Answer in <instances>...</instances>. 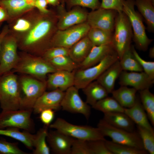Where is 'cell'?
Segmentation results:
<instances>
[{
  "label": "cell",
  "instance_id": "cell-35",
  "mask_svg": "<svg viewBox=\"0 0 154 154\" xmlns=\"http://www.w3.org/2000/svg\"><path fill=\"white\" fill-rule=\"evenodd\" d=\"M48 61L57 70L72 72L78 68L79 64L69 56H59Z\"/></svg>",
  "mask_w": 154,
  "mask_h": 154
},
{
  "label": "cell",
  "instance_id": "cell-18",
  "mask_svg": "<svg viewBox=\"0 0 154 154\" xmlns=\"http://www.w3.org/2000/svg\"><path fill=\"white\" fill-rule=\"evenodd\" d=\"M74 139L56 130L48 131L46 137L49 147L57 154H70Z\"/></svg>",
  "mask_w": 154,
  "mask_h": 154
},
{
  "label": "cell",
  "instance_id": "cell-25",
  "mask_svg": "<svg viewBox=\"0 0 154 154\" xmlns=\"http://www.w3.org/2000/svg\"><path fill=\"white\" fill-rule=\"evenodd\" d=\"M82 90L86 96V102L92 106L98 101L108 96L109 94L97 80L91 82Z\"/></svg>",
  "mask_w": 154,
  "mask_h": 154
},
{
  "label": "cell",
  "instance_id": "cell-14",
  "mask_svg": "<svg viewBox=\"0 0 154 154\" xmlns=\"http://www.w3.org/2000/svg\"><path fill=\"white\" fill-rule=\"evenodd\" d=\"M17 46L15 40L4 38L0 53V76L11 70L15 65L19 58Z\"/></svg>",
  "mask_w": 154,
  "mask_h": 154
},
{
  "label": "cell",
  "instance_id": "cell-24",
  "mask_svg": "<svg viewBox=\"0 0 154 154\" xmlns=\"http://www.w3.org/2000/svg\"><path fill=\"white\" fill-rule=\"evenodd\" d=\"M137 90L133 88L121 86L118 89L114 90L111 93L112 97L123 108L131 107L135 103Z\"/></svg>",
  "mask_w": 154,
  "mask_h": 154
},
{
  "label": "cell",
  "instance_id": "cell-32",
  "mask_svg": "<svg viewBox=\"0 0 154 154\" xmlns=\"http://www.w3.org/2000/svg\"><path fill=\"white\" fill-rule=\"evenodd\" d=\"M119 60L123 70L130 72L143 71L141 66L132 52L131 46L125 51Z\"/></svg>",
  "mask_w": 154,
  "mask_h": 154
},
{
  "label": "cell",
  "instance_id": "cell-11",
  "mask_svg": "<svg viewBox=\"0 0 154 154\" xmlns=\"http://www.w3.org/2000/svg\"><path fill=\"white\" fill-rule=\"evenodd\" d=\"M78 89L74 86L68 89L61 103V108L68 112L83 115L87 120L91 114L90 106L81 98Z\"/></svg>",
  "mask_w": 154,
  "mask_h": 154
},
{
  "label": "cell",
  "instance_id": "cell-13",
  "mask_svg": "<svg viewBox=\"0 0 154 154\" xmlns=\"http://www.w3.org/2000/svg\"><path fill=\"white\" fill-rule=\"evenodd\" d=\"M117 13L114 10L100 7L88 14L87 23L91 28L113 32Z\"/></svg>",
  "mask_w": 154,
  "mask_h": 154
},
{
  "label": "cell",
  "instance_id": "cell-9",
  "mask_svg": "<svg viewBox=\"0 0 154 154\" xmlns=\"http://www.w3.org/2000/svg\"><path fill=\"white\" fill-rule=\"evenodd\" d=\"M33 112L32 109L2 110L0 113V129L14 127L33 131L34 125L31 118Z\"/></svg>",
  "mask_w": 154,
  "mask_h": 154
},
{
  "label": "cell",
  "instance_id": "cell-43",
  "mask_svg": "<svg viewBox=\"0 0 154 154\" xmlns=\"http://www.w3.org/2000/svg\"><path fill=\"white\" fill-rule=\"evenodd\" d=\"M100 7L115 10L117 13L123 11L125 0H101Z\"/></svg>",
  "mask_w": 154,
  "mask_h": 154
},
{
  "label": "cell",
  "instance_id": "cell-52",
  "mask_svg": "<svg viewBox=\"0 0 154 154\" xmlns=\"http://www.w3.org/2000/svg\"><path fill=\"white\" fill-rule=\"evenodd\" d=\"M152 4L154 5V0H150Z\"/></svg>",
  "mask_w": 154,
  "mask_h": 154
},
{
  "label": "cell",
  "instance_id": "cell-12",
  "mask_svg": "<svg viewBox=\"0 0 154 154\" xmlns=\"http://www.w3.org/2000/svg\"><path fill=\"white\" fill-rule=\"evenodd\" d=\"M52 26L51 23L48 20L38 21L23 40L21 47L23 49L37 52L39 56H41L39 44L49 32Z\"/></svg>",
  "mask_w": 154,
  "mask_h": 154
},
{
  "label": "cell",
  "instance_id": "cell-17",
  "mask_svg": "<svg viewBox=\"0 0 154 154\" xmlns=\"http://www.w3.org/2000/svg\"><path fill=\"white\" fill-rule=\"evenodd\" d=\"M75 71L58 70L48 74L46 80L47 89L50 90L59 89L65 92L74 85Z\"/></svg>",
  "mask_w": 154,
  "mask_h": 154
},
{
  "label": "cell",
  "instance_id": "cell-10",
  "mask_svg": "<svg viewBox=\"0 0 154 154\" xmlns=\"http://www.w3.org/2000/svg\"><path fill=\"white\" fill-rule=\"evenodd\" d=\"M91 27L87 23H82L66 29L58 31L52 42V47L60 46L70 48L85 37Z\"/></svg>",
  "mask_w": 154,
  "mask_h": 154
},
{
  "label": "cell",
  "instance_id": "cell-44",
  "mask_svg": "<svg viewBox=\"0 0 154 154\" xmlns=\"http://www.w3.org/2000/svg\"><path fill=\"white\" fill-rule=\"evenodd\" d=\"M69 3L72 6H80L90 8L93 10L100 7L99 0H69Z\"/></svg>",
  "mask_w": 154,
  "mask_h": 154
},
{
  "label": "cell",
  "instance_id": "cell-53",
  "mask_svg": "<svg viewBox=\"0 0 154 154\" xmlns=\"http://www.w3.org/2000/svg\"></svg>",
  "mask_w": 154,
  "mask_h": 154
},
{
  "label": "cell",
  "instance_id": "cell-2",
  "mask_svg": "<svg viewBox=\"0 0 154 154\" xmlns=\"http://www.w3.org/2000/svg\"><path fill=\"white\" fill-rule=\"evenodd\" d=\"M20 90L18 76L11 70L0 76V106L2 110L20 109Z\"/></svg>",
  "mask_w": 154,
  "mask_h": 154
},
{
  "label": "cell",
  "instance_id": "cell-28",
  "mask_svg": "<svg viewBox=\"0 0 154 154\" xmlns=\"http://www.w3.org/2000/svg\"><path fill=\"white\" fill-rule=\"evenodd\" d=\"M135 5L144 18L148 31H154V5L150 0H135Z\"/></svg>",
  "mask_w": 154,
  "mask_h": 154
},
{
  "label": "cell",
  "instance_id": "cell-31",
  "mask_svg": "<svg viewBox=\"0 0 154 154\" xmlns=\"http://www.w3.org/2000/svg\"><path fill=\"white\" fill-rule=\"evenodd\" d=\"M48 126L45 125L35 135L33 143L34 154H49L50 148L47 143Z\"/></svg>",
  "mask_w": 154,
  "mask_h": 154
},
{
  "label": "cell",
  "instance_id": "cell-27",
  "mask_svg": "<svg viewBox=\"0 0 154 154\" xmlns=\"http://www.w3.org/2000/svg\"><path fill=\"white\" fill-rule=\"evenodd\" d=\"M18 128L9 127L6 129H0V135H5L18 140L23 143L28 149H32L33 147V143L35 135L25 131L21 132Z\"/></svg>",
  "mask_w": 154,
  "mask_h": 154
},
{
  "label": "cell",
  "instance_id": "cell-21",
  "mask_svg": "<svg viewBox=\"0 0 154 154\" xmlns=\"http://www.w3.org/2000/svg\"><path fill=\"white\" fill-rule=\"evenodd\" d=\"M122 70L118 60L105 70L96 80L105 88L108 94L111 93L114 90L116 80Z\"/></svg>",
  "mask_w": 154,
  "mask_h": 154
},
{
  "label": "cell",
  "instance_id": "cell-41",
  "mask_svg": "<svg viewBox=\"0 0 154 154\" xmlns=\"http://www.w3.org/2000/svg\"><path fill=\"white\" fill-rule=\"evenodd\" d=\"M106 140L88 141L92 154H112L106 146Z\"/></svg>",
  "mask_w": 154,
  "mask_h": 154
},
{
  "label": "cell",
  "instance_id": "cell-3",
  "mask_svg": "<svg viewBox=\"0 0 154 154\" xmlns=\"http://www.w3.org/2000/svg\"><path fill=\"white\" fill-rule=\"evenodd\" d=\"M21 96L20 109H33L36 101L47 89L46 81L31 76H18Z\"/></svg>",
  "mask_w": 154,
  "mask_h": 154
},
{
  "label": "cell",
  "instance_id": "cell-47",
  "mask_svg": "<svg viewBox=\"0 0 154 154\" xmlns=\"http://www.w3.org/2000/svg\"><path fill=\"white\" fill-rule=\"evenodd\" d=\"M47 3L46 0H35L34 6L37 7L42 12L46 13L48 11L46 9Z\"/></svg>",
  "mask_w": 154,
  "mask_h": 154
},
{
  "label": "cell",
  "instance_id": "cell-6",
  "mask_svg": "<svg viewBox=\"0 0 154 154\" xmlns=\"http://www.w3.org/2000/svg\"><path fill=\"white\" fill-rule=\"evenodd\" d=\"M135 0H125L123 11L130 22L133 32V38L139 50L146 51L152 41L147 36L141 15L135 9Z\"/></svg>",
  "mask_w": 154,
  "mask_h": 154
},
{
  "label": "cell",
  "instance_id": "cell-1",
  "mask_svg": "<svg viewBox=\"0 0 154 154\" xmlns=\"http://www.w3.org/2000/svg\"><path fill=\"white\" fill-rule=\"evenodd\" d=\"M11 71L46 81L47 75L57 70L42 56L25 54L19 55L17 63Z\"/></svg>",
  "mask_w": 154,
  "mask_h": 154
},
{
  "label": "cell",
  "instance_id": "cell-30",
  "mask_svg": "<svg viewBox=\"0 0 154 154\" xmlns=\"http://www.w3.org/2000/svg\"><path fill=\"white\" fill-rule=\"evenodd\" d=\"M113 33L101 29L91 28L87 37L92 46H100L112 44Z\"/></svg>",
  "mask_w": 154,
  "mask_h": 154
},
{
  "label": "cell",
  "instance_id": "cell-34",
  "mask_svg": "<svg viewBox=\"0 0 154 154\" xmlns=\"http://www.w3.org/2000/svg\"><path fill=\"white\" fill-rule=\"evenodd\" d=\"M139 99L148 119L154 125V95L149 89L139 91Z\"/></svg>",
  "mask_w": 154,
  "mask_h": 154
},
{
  "label": "cell",
  "instance_id": "cell-48",
  "mask_svg": "<svg viewBox=\"0 0 154 154\" xmlns=\"http://www.w3.org/2000/svg\"><path fill=\"white\" fill-rule=\"evenodd\" d=\"M6 17V14L5 9L0 6V22L4 19Z\"/></svg>",
  "mask_w": 154,
  "mask_h": 154
},
{
  "label": "cell",
  "instance_id": "cell-4",
  "mask_svg": "<svg viewBox=\"0 0 154 154\" xmlns=\"http://www.w3.org/2000/svg\"><path fill=\"white\" fill-rule=\"evenodd\" d=\"M49 126L75 139L88 141L106 140L97 127L74 125L61 118H57Z\"/></svg>",
  "mask_w": 154,
  "mask_h": 154
},
{
  "label": "cell",
  "instance_id": "cell-36",
  "mask_svg": "<svg viewBox=\"0 0 154 154\" xmlns=\"http://www.w3.org/2000/svg\"><path fill=\"white\" fill-rule=\"evenodd\" d=\"M107 147L112 154H146L145 150H141L118 144L112 141H105Z\"/></svg>",
  "mask_w": 154,
  "mask_h": 154
},
{
  "label": "cell",
  "instance_id": "cell-20",
  "mask_svg": "<svg viewBox=\"0 0 154 154\" xmlns=\"http://www.w3.org/2000/svg\"><path fill=\"white\" fill-rule=\"evenodd\" d=\"M124 112L137 125L141 126L154 132L139 98L137 97L135 103L131 107L124 108Z\"/></svg>",
  "mask_w": 154,
  "mask_h": 154
},
{
  "label": "cell",
  "instance_id": "cell-39",
  "mask_svg": "<svg viewBox=\"0 0 154 154\" xmlns=\"http://www.w3.org/2000/svg\"><path fill=\"white\" fill-rule=\"evenodd\" d=\"M131 49L134 56L141 66L143 72L151 78L154 79V62L147 61L143 59L132 45Z\"/></svg>",
  "mask_w": 154,
  "mask_h": 154
},
{
  "label": "cell",
  "instance_id": "cell-15",
  "mask_svg": "<svg viewBox=\"0 0 154 154\" xmlns=\"http://www.w3.org/2000/svg\"><path fill=\"white\" fill-rule=\"evenodd\" d=\"M119 77V84L121 86H130L137 91L149 89L154 83V79L143 71L128 72L122 70Z\"/></svg>",
  "mask_w": 154,
  "mask_h": 154
},
{
  "label": "cell",
  "instance_id": "cell-16",
  "mask_svg": "<svg viewBox=\"0 0 154 154\" xmlns=\"http://www.w3.org/2000/svg\"><path fill=\"white\" fill-rule=\"evenodd\" d=\"M64 94L65 92L59 89L45 91L36 101L33 111L38 114L46 109L58 110L61 108V103Z\"/></svg>",
  "mask_w": 154,
  "mask_h": 154
},
{
  "label": "cell",
  "instance_id": "cell-22",
  "mask_svg": "<svg viewBox=\"0 0 154 154\" xmlns=\"http://www.w3.org/2000/svg\"><path fill=\"white\" fill-rule=\"evenodd\" d=\"M103 119L116 127L130 131H135V123L124 112L104 113Z\"/></svg>",
  "mask_w": 154,
  "mask_h": 154
},
{
  "label": "cell",
  "instance_id": "cell-37",
  "mask_svg": "<svg viewBox=\"0 0 154 154\" xmlns=\"http://www.w3.org/2000/svg\"><path fill=\"white\" fill-rule=\"evenodd\" d=\"M137 132L141 139L145 150L150 154H154V132L137 125Z\"/></svg>",
  "mask_w": 154,
  "mask_h": 154
},
{
  "label": "cell",
  "instance_id": "cell-46",
  "mask_svg": "<svg viewBox=\"0 0 154 154\" xmlns=\"http://www.w3.org/2000/svg\"><path fill=\"white\" fill-rule=\"evenodd\" d=\"M31 24L28 21L23 19H19L13 27L14 29L19 31L28 30L30 27Z\"/></svg>",
  "mask_w": 154,
  "mask_h": 154
},
{
  "label": "cell",
  "instance_id": "cell-50",
  "mask_svg": "<svg viewBox=\"0 0 154 154\" xmlns=\"http://www.w3.org/2000/svg\"><path fill=\"white\" fill-rule=\"evenodd\" d=\"M5 33V31H3L0 35V53L1 43L4 38Z\"/></svg>",
  "mask_w": 154,
  "mask_h": 154
},
{
  "label": "cell",
  "instance_id": "cell-7",
  "mask_svg": "<svg viewBox=\"0 0 154 154\" xmlns=\"http://www.w3.org/2000/svg\"><path fill=\"white\" fill-rule=\"evenodd\" d=\"M119 60L115 52L105 57L99 63L83 69L78 68L74 73V86L78 89H82L91 82L96 80L110 66Z\"/></svg>",
  "mask_w": 154,
  "mask_h": 154
},
{
  "label": "cell",
  "instance_id": "cell-5",
  "mask_svg": "<svg viewBox=\"0 0 154 154\" xmlns=\"http://www.w3.org/2000/svg\"><path fill=\"white\" fill-rule=\"evenodd\" d=\"M112 44L119 60L131 46L133 32L129 20L123 11L117 13L116 17Z\"/></svg>",
  "mask_w": 154,
  "mask_h": 154
},
{
  "label": "cell",
  "instance_id": "cell-49",
  "mask_svg": "<svg viewBox=\"0 0 154 154\" xmlns=\"http://www.w3.org/2000/svg\"><path fill=\"white\" fill-rule=\"evenodd\" d=\"M149 56L151 58H154V47H153L149 49Z\"/></svg>",
  "mask_w": 154,
  "mask_h": 154
},
{
  "label": "cell",
  "instance_id": "cell-45",
  "mask_svg": "<svg viewBox=\"0 0 154 154\" xmlns=\"http://www.w3.org/2000/svg\"><path fill=\"white\" fill-rule=\"evenodd\" d=\"M40 114L41 121L44 125L49 126L54 118V110L50 109H46L42 111Z\"/></svg>",
  "mask_w": 154,
  "mask_h": 154
},
{
  "label": "cell",
  "instance_id": "cell-40",
  "mask_svg": "<svg viewBox=\"0 0 154 154\" xmlns=\"http://www.w3.org/2000/svg\"><path fill=\"white\" fill-rule=\"evenodd\" d=\"M88 141L74 139L71 146L70 154H92Z\"/></svg>",
  "mask_w": 154,
  "mask_h": 154
},
{
  "label": "cell",
  "instance_id": "cell-38",
  "mask_svg": "<svg viewBox=\"0 0 154 154\" xmlns=\"http://www.w3.org/2000/svg\"><path fill=\"white\" fill-rule=\"evenodd\" d=\"M0 154H27L19 149L17 143H11L5 140L0 139Z\"/></svg>",
  "mask_w": 154,
  "mask_h": 154
},
{
  "label": "cell",
  "instance_id": "cell-42",
  "mask_svg": "<svg viewBox=\"0 0 154 154\" xmlns=\"http://www.w3.org/2000/svg\"><path fill=\"white\" fill-rule=\"evenodd\" d=\"M69 48L60 46L52 47L47 49L42 56L47 60L61 56H69Z\"/></svg>",
  "mask_w": 154,
  "mask_h": 154
},
{
  "label": "cell",
  "instance_id": "cell-26",
  "mask_svg": "<svg viewBox=\"0 0 154 154\" xmlns=\"http://www.w3.org/2000/svg\"><path fill=\"white\" fill-rule=\"evenodd\" d=\"M87 16L86 13L79 9L68 12L60 18L58 24V28L60 30H63L83 23L87 20Z\"/></svg>",
  "mask_w": 154,
  "mask_h": 154
},
{
  "label": "cell",
  "instance_id": "cell-33",
  "mask_svg": "<svg viewBox=\"0 0 154 154\" xmlns=\"http://www.w3.org/2000/svg\"><path fill=\"white\" fill-rule=\"evenodd\" d=\"M92 107L104 114L112 112H124V108L113 97L108 96L97 102Z\"/></svg>",
  "mask_w": 154,
  "mask_h": 154
},
{
  "label": "cell",
  "instance_id": "cell-23",
  "mask_svg": "<svg viewBox=\"0 0 154 154\" xmlns=\"http://www.w3.org/2000/svg\"><path fill=\"white\" fill-rule=\"evenodd\" d=\"M92 46L87 36H85L69 48V56L79 64L86 58Z\"/></svg>",
  "mask_w": 154,
  "mask_h": 154
},
{
  "label": "cell",
  "instance_id": "cell-19",
  "mask_svg": "<svg viewBox=\"0 0 154 154\" xmlns=\"http://www.w3.org/2000/svg\"><path fill=\"white\" fill-rule=\"evenodd\" d=\"M115 52L112 44L93 46L86 58L78 64V68L85 69L95 65L106 56Z\"/></svg>",
  "mask_w": 154,
  "mask_h": 154
},
{
  "label": "cell",
  "instance_id": "cell-51",
  "mask_svg": "<svg viewBox=\"0 0 154 154\" xmlns=\"http://www.w3.org/2000/svg\"><path fill=\"white\" fill-rule=\"evenodd\" d=\"M48 3L54 5L56 3L58 0H46Z\"/></svg>",
  "mask_w": 154,
  "mask_h": 154
},
{
  "label": "cell",
  "instance_id": "cell-8",
  "mask_svg": "<svg viewBox=\"0 0 154 154\" xmlns=\"http://www.w3.org/2000/svg\"><path fill=\"white\" fill-rule=\"evenodd\" d=\"M97 127L105 137H110L113 142L141 150H145L137 132L128 131L114 127L103 119Z\"/></svg>",
  "mask_w": 154,
  "mask_h": 154
},
{
  "label": "cell",
  "instance_id": "cell-29",
  "mask_svg": "<svg viewBox=\"0 0 154 154\" xmlns=\"http://www.w3.org/2000/svg\"><path fill=\"white\" fill-rule=\"evenodd\" d=\"M35 0H0V6L10 13H15L34 6Z\"/></svg>",
  "mask_w": 154,
  "mask_h": 154
}]
</instances>
